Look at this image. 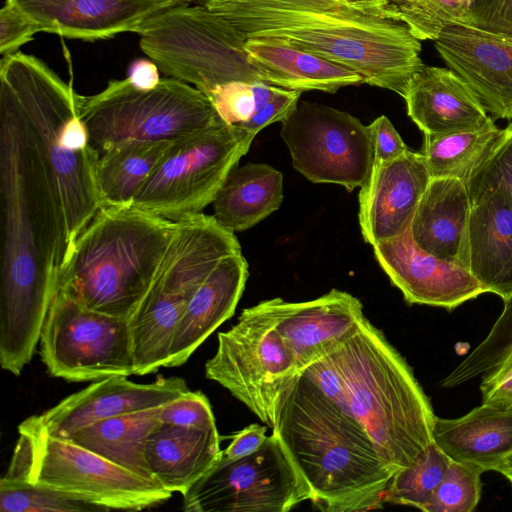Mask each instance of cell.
<instances>
[{
    "label": "cell",
    "instance_id": "22",
    "mask_svg": "<svg viewBox=\"0 0 512 512\" xmlns=\"http://www.w3.org/2000/svg\"><path fill=\"white\" fill-rule=\"evenodd\" d=\"M42 32L95 41L134 32L147 18L169 7L160 0H6Z\"/></svg>",
    "mask_w": 512,
    "mask_h": 512
},
{
    "label": "cell",
    "instance_id": "5",
    "mask_svg": "<svg viewBox=\"0 0 512 512\" xmlns=\"http://www.w3.org/2000/svg\"><path fill=\"white\" fill-rule=\"evenodd\" d=\"M272 432L325 512L381 508L395 474L360 423L299 372L280 394Z\"/></svg>",
    "mask_w": 512,
    "mask_h": 512
},
{
    "label": "cell",
    "instance_id": "35",
    "mask_svg": "<svg viewBox=\"0 0 512 512\" xmlns=\"http://www.w3.org/2000/svg\"><path fill=\"white\" fill-rule=\"evenodd\" d=\"M474 0H397L398 16L413 35L434 41L451 24H465Z\"/></svg>",
    "mask_w": 512,
    "mask_h": 512
},
{
    "label": "cell",
    "instance_id": "7",
    "mask_svg": "<svg viewBox=\"0 0 512 512\" xmlns=\"http://www.w3.org/2000/svg\"><path fill=\"white\" fill-rule=\"evenodd\" d=\"M147 293L128 319L134 373L166 367L181 317L196 290L226 256L241 251L234 232L214 215L184 217Z\"/></svg>",
    "mask_w": 512,
    "mask_h": 512
},
{
    "label": "cell",
    "instance_id": "16",
    "mask_svg": "<svg viewBox=\"0 0 512 512\" xmlns=\"http://www.w3.org/2000/svg\"><path fill=\"white\" fill-rule=\"evenodd\" d=\"M252 308L283 338L299 372L342 345L366 319L360 300L338 289L310 301L273 298Z\"/></svg>",
    "mask_w": 512,
    "mask_h": 512
},
{
    "label": "cell",
    "instance_id": "9",
    "mask_svg": "<svg viewBox=\"0 0 512 512\" xmlns=\"http://www.w3.org/2000/svg\"><path fill=\"white\" fill-rule=\"evenodd\" d=\"M134 32L141 50L161 72L206 96L229 82H264L245 49L246 38L204 5L169 7Z\"/></svg>",
    "mask_w": 512,
    "mask_h": 512
},
{
    "label": "cell",
    "instance_id": "14",
    "mask_svg": "<svg viewBox=\"0 0 512 512\" xmlns=\"http://www.w3.org/2000/svg\"><path fill=\"white\" fill-rule=\"evenodd\" d=\"M299 373L295 358L265 317L244 309L229 330L218 333L205 375L227 389L272 429L282 391Z\"/></svg>",
    "mask_w": 512,
    "mask_h": 512
},
{
    "label": "cell",
    "instance_id": "11",
    "mask_svg": "<svg viewBox=\"0 0 512 512\" xmlns=\"http://www.w3.org/2000/svg\"><path fill=\"white\" fill-rule=\"evenodd\" d=\"M255 135L221 118L169 145L136 193L133 204L156 216L178 221L212 204Z\"/></svg>",
    "mask_w": 512,
    "mask_h": 512
},
{
    "label": "cell",
    "instance_id": "50",
    "mask_svg": "<svg viewBox=\"0 0 512 512\" xmlns=\"http://www.w3.org/2000/svg\"><path fill=\"white\" fill-rule=\"evenodd\" d=\"M388 1H390L394 5L397 0H388Z\"/></svg>",
    "mask_w": 512,
    "mask_h": 512
},
{
    "label": "cell",
    "instance_id": "8",
    "mask_svg": "<svg viewBox=\"0 0 512 512\" xmlns=\"http://www.w3.org/2000/svg\"><path fill=\"white\" fill-rule=\"evenodd\" d=\"M7 479L53 489L111 509L141 510L159 505L172 493L67 438L50 434L39 415L24 420Z\"/></svg>",
    "mask_w": 512,
    "mask_h": 512
},
{
    "label": "cell",
    "instance_id": "23",
    "mask_svg": "<svg viewBox=\"0 0 512 512\" xmlns=\"http://www.w3.org/2000/svg\"><path fill=\"white\" fill-rule=\"evenodd\" d=\"M403 98L408 116L427 135L475 129L490 118L470 86L448 67L424 65Z\"/></svg>",
    "mask_w": 512,
    "mask_h": 512
},
{
    "label": "cell",
    "instance_id": "42",
    "mask_svg": "<svg viewBox=\"0 0 512 512\" xmlns=\"http://www.w3.org/2000/svg\"><path fill=\"white\" fill-rule=\"evenodd\" d=\"M482 404L512 408V355L482 375Z\"/></svg>",
    "mask_w": 512,
    "mask_h": 512
},
{
    "label": "cell",
    "instance_id": "41",
    "mask_svg": "<svg viewBox=\"0 0 512 512\" xmlns=\"http://www.w3.org/2000/svg\"><path fill=\"white\" fill-rule=\"evenodd\" d=\"M465 24L512 36V0H474Z\"/></svg>",
    "mask_w": 512,
    "mask_h": 512
},
{
    "label": "cell",
    "instance_id": "39",
    "mask_svg": "<svg viewBox=\"0 0 512 512\" xmlns=\"http://www.w3.org/2000/svg\"><path fill=\"white\" fill-rule=\"evenodd\" d=\"M160 420L164 424L181 427H216L211 404L201 391L189 390L163 405L160 409Z\"/></svg>",
    "mask_w": 512,
    "mask_h": 512
},
{
    "label": "cell",
    "instance_id": "46",
    "mask_svg": "<svg viewBox=\"0 0 512 512\" xmlns=\"http://www.w3.org/2000/svg\"><path fill=\"white\" fill-rule=\"evenodd\" d=\"M158 70L157 65L152 61L137 60L131 65L127 78L140 89H151L161 80Z\"/></svg>",
    "mask_w": 512,
    "mask_h": 512
},
{
    "label": "cell",
    "instance_id": "21",
    "mask_svg": "<svg viewBox=\"0 0 512 512\" xmlns=\"http://www.w3.org/2000/svg\"><path fill=\"white\" fill-rule=\"evenodd\" d=\"M188 391L180 377H159L145 384L133 382L127 376L108 377L69 395L39 418L50 434L69 438L97 421L161 407Z\"/></svg>",
    "mask_w": 512,
    "mask_h": 512
},
{
    "label": "cell",
    "instance_id": "19",
    "mask_svg": "<svg viewBox=\"0 0 512 512\" xmlns=\"http://www.w3.org/2000/svg\"><path fill=\"white\" fill-rule=\"evenodd\" d=\"M373 248L377 262L409 304L453 310L487 293L468 269L418 247L410 227Z\"/></svg>",
    "mask_w": 512,
    "mask_h": 512
},
{
    "label": "cell",
    "instance_id": "34",
    "mask_svg": "<svg viewBox=\"0 0 512 512\" xmlns=\"http://www.w3.org/2000/svg\"><path fill=\"white\" fill-rule=\"evenodd\" d=\"M512 355V297L504 301V308L487 336L462 360L440 385L453 388L493 369Z\"/></svg>",
    "mask_w": 512,
    "mask_h": 512
},
{
    "label": "cell",
    "instance_id": "20",
    "mask_svg": "<svg viewBox=\"0 0 512 512\" xmlns=\"http://www.w3.org/2000/svg\"><path fill=\"white\" fill-rule=\"evenodd\" d=\"M430 179L424 156L410 149L373 164L359 193V224L365 242L375 246L404 233Z\"/></svg>",
    "mask_w": 512,
    "mask_h": 512
},
{
    "label": "cell",
    "instance_id": "24",
    "mask_svg": "<svg viewBox=\"0 0 512 512\" xmlns=\"http://www.w3.org/2000/svg\"><path fill=\"white\" fill-rule=\"evenodd\" d=\"M242 252L223 258L190 299L177 326L166 367L184 364L195 350L233 316L248 279Z\"/></svg>",
    "mask_w": 512,
    "mask_h": 512
},
{
    "label": "cell",
    "instance_id": "33",
    "mask_svg": "<svg viewBox=\"0 0 512 512\" xmlns=\"http://www.w3.org/2000/svg\"><path fill=\"white\" fill-rule=\"evenodd\" d=\"M451 458L431 443L416 462L396 472L389 484L385 503L424 510L440 485Z\"/></svg>",
    "mask_w": 512,
    "mask_h": 512
},
{
    "label": "cell",
    "instance_id": "15",
    "mask_svg": "<svg viewBox=\"0 0 512 512\" xmlns=\"http://www.w3.org/2000/svg\"><path fill=\"white\" fill-rule=\"evenodd\" d=\"M280 135L293 167L311 182L340 184L351 192L371 173L374 158L369 127L347 112L299 101L282 121Z\"/></svg>",
    "mask_w": 512,
    "mask_h": 512
},
{
    "label": "cell",
    "instance_id": "10",
    "mask_svg": "<svg viewBox=\"0 0 512 512\" xmlns=\"http://www.w3.org/2000/svg\"><path fill=\"white\" fill-rule=\"evenodd\" d=\"M79 115L99 155L128 141L172 142L220 119L204 93L174 78H163L151 89H140L128 78L111 80L95 95H80Z\"/></svg>",
    "mask_w": 512,
    "mask_h": 512
},
{
    "label": "cell",
    "instance_id": "13",
    "mask_svg": "<svg viewBox=\"0 0 512 512\" xmlns=\"http://www.w3.org/2000/svg\"><path fill=\"white\" fill-rule=\"evenodd\" d=\"M182 496L187 512H287L312 493L272 432L251 454L221 456Z\"/></svg>",
    "mask_w": 512,
    "mask_h": 512
},
{
    "label": "cell",
    "instance_id": "6",
    "mask_svg": "<svg viewBox=\"0 0 512 512\" xmlns=\"http://www.w3.org/2000/svg\"><path fill=\"white\" fill-rule=\"evenodd\" d=\"M177 222L133 203L102 204L78 234L55 290L85 308L129 319L153 282Z\"/></svg>",
    "mask_w": 512,
    "mask_h": 512
},
{
    "label": "cell",
    "instance_id": "36",
    "mask_svg": "<svg viewBox=\"0 0 512 512\" xmlns=\"http://www.w3.org/2000/svg\"><path fill=\"white\" fill-rule=\"evenodd\" d=\"M0 511L94 512L105 510L53 489L2 477L0 480Z\"/></svg>",
    "mask_w": 512,
    "mask_h": 512
},
{
    "label": "cell",
    "instance_id": "44",
    "mask_svg": "<svg viewBox=\"0 0 512 512\" xmlns=\"http://www.w3.org/2000/svg\"><path fill=\"white\" fill-rule=\"evenodd\" d=\"M373 148V164L394 159L409 148L385 115L368 125Z\"/></svg>",
    "mask_w": 512,
    "mask_h": 512
},
{
    "label": "cell",
    "instance_id": "49",
    "mask_svg": "<svg viewBox=\"0 0 512 512\" xmlns=\"http://www.w3.org/2000/svg\"><path fill=\"white\" fill-rule=\"evenodd\" d=\"M160 1L170 2L174 5H180V4H187L189 2L196 1V0H160ZM200 1H202V0H200Z\"/></svg>",
    "mask_w": 512,
    "mask_h": 512
},
{
    "label": "cell",
    "instance_id": "48",
    "mask_svg": "<svg viewBox=\"0 0 512 512\" xmlns=\"http://www.w3.org/2000/svg\"><path fill=\"white\" fill-rule=\"evenodd\" d=\"M499 472L512 484V453L505 457L494 469Z\"/></svg>",
    "mask_w": 512,
    "mask_h": 512
},
{
    "label": "cell",
    "instance_id": "26",
    "mask_svg": "<svg viewBox=\"0 0 512 512\" xmlns=\"http://www.w3.org/2000/svg\"><path fill=\"white\" fill-rule=\"evenodd\" d=\"M217 427L194 428L161 423L146 443V461L164 489L185 493L221 458Z\"/></svg>",
    "mask_w": 512,
    "mask_h": 512
},
{
    "label": "cell",
    "instance_id": "32",
    "mask_svg": "<svg viewBox=\"0 0 512 512\" xmlns=\"http://www.w3.org/2000/svg\"><path fill=\"white\" fill-rule=\"evenodd\" d=\"M170 144L171 141H128L103 151L96 171L102 204L133 203Z\"/></svg>",
    "mask_w": 512,
    "mask_h": 512
},
{
    "label": "cell",
    "instance_id": "2",
    "mask_svg": "<svg viewBox=\"0 0 512 512\" xmlns=\"http://www.w3.org/2000/svg\"><path fill=\"white\" fill-rule=\"evenodd\" d=\"M246 39L286 43L404 97L421 41L388 0H202Z\"/></svg>",
    "mask_w": 512,
    "mask_h": 512
},
{
    "label": "cell",
    "instance_id": "28",
    "mask_svg": "<svg viewBox=\"0 0 512 512\" xmlns=\"http://www.w3.org/2000/svg\"><path fill=\"white\" fill-rule=\"evenodd\" d=\"M433 438L451 459L494 471L512 453V408L481 404L458 418L436 416Z\"/></svg>",
    "mask_w": 512,
    "mask_h": 512
},
{
    "label": "cell",
    "instance_id": "25",
    "mask_svg": "<svg viewBox=\"0 0 512 512\" xmlns=\"http://www.w3.org/2000/svg\"><path fill=\"white\" fill-rule=\"evenodd\" d=\"M467 186L455 178H431L413 215L410 232L418 247L469 270Z\"/></svg>",
    "mask_w": 512,
    "mask_h": 512
},
{
    "label": "cell",
    "instance_id": "40",
    "mask_svg": "<svg viewBox=\"0 0 512 512\" xmlns=\"http://www.w3.org/2000/svg\"><path fill=\"white\" fill-rule=\"evenodd\" d=\"M41 27L14 5L6 2L0 10V53L2 57L18 52Z\"/></svg>",
    "mask_w": 512,
    "mask_h": 512
},
{
    "label": "cell",
    "instance_id": "38",
    "mask_svg": "<svg viewBox=\"0 0 512 512\" xmlns=\"http://www.w3.org/2000/svg\"><path fill=\"white\" fill-rule=\"evenodd\" d=\"M279 87L264 82H229L214 88L208 98L222 120L243 125L276 94Z\"/></svg>",
    "mask_w": 512,
    "mask_h": 512
},
{
    "label": "cell",
    "instance_id": "4",
    "mask_svg": "<svg viewBox=\"0 0 512 512\" xmlns=\"http://www.w3.org/2000/svg\"><path fill=\"white\" fill-rule=\"evenodd\" d=\"M0 95L19 116L44 175L66 262L78 234L102 205L96 178L100 155L79 115L80 95L42 60L19 51L2 57Z\"/></svg>",
    "mask_w": 512,
    "mask_h": 512
},
{
    "label": "cell",
    "instance_id": "37",
    "mask_svg": "<svg viewBox=\"0 0 512 512\" xmlns=\"http://www.w3.org/2000/svg\"><path fill=\"white\" fill-rule=\"evenodd\" d=\"M470 463L451 459L445 475L425 512H472L481 498V474Z\"/></svg>",
    "mask_w": 512,
    "mask_h": 512
},
{
    "label": "cell",
    "instance_id": "18",
    "mask_svg": "<svg viewBox=\"0 0 512 512\" xmlns=\"http://www.w3.org/2000/svg\"><path fill=\"white\" fill-rule=\"evenodd\" d=\"M433 42L446 66L470 86L488 113L512 120V36L456 23L443 28Z\"/></svg>",
    "mask_w": 512,
    "mask_h": 512
},
{
    "label": "cell",
    "instance_id": "30",
    "mask_svg": "<svg viewBox=\"0 0 512 512\" xmlns=\"http://www.w3.org/2000/svg\"><path fill=\"white\" fill-rule=\"evenodd\" d=\"M283 201V176L274 167L249 163L231 170L213 201L214 217L235 232L247 230Z\"/></svg>",
    "mask_w": 512,
    "mask_h": 512
},
{
    "label": "cell",
    "instance_id": "29",
    "mask_svg": "<svg viewBox=\"0 0 512 512\" xmlns=\"http://www.w3.org/2000/svg\"><path fill=\"white\" fill-rule=\"evenodd\" d=\"M512 136V122L498 127L490 117L475 129L424 134L422 155L431 178H455L467 187L491 164Z\"/></svg>",
    "mask_w": 512,
    "mask_h": 512
},
{
    "label": "cell",
    "instance_id": "43",
    "mask_svg": "<svg viewBox=\"0 0 512 512\" xmlns=\"http://www.w3.org/2000/svg\"><path fill=\"white\" fill-rule=\"evenodd\" d=\"M301 93L279 87L276 94L252 119L239 126L256 135L270 124L278 121L282 122L296 108L300 101Z\"/></svg>",
    "mask_w": 512,
    "mask_h": 512
},
{
    "label": "cell",
    "instance_id": "1",
    "mask_svg": "<svg viewBox=\"0 0 512 512\" xmlns=\"http://www.w3.org/2000/svg\"><path fill=\"white\" fill-rule=\"evenodd\" d=\"M0 194V363L18 376L39 344L65 249L42 170L20 118L2 95Z\"/></svg>",
    "mask_w": 512,
    "mask_h": 512
},
{
    "label": "cell",
    "instance_id": "31",
    "mask_svg": "<svg viewBox=\"0 0 512 512\" xmlns=\"http://www.w3.org/2000/svg\"><path fill=\"white\" fill-rule=\"evenodd\" d=\"M161 407L97 421L81 428L67 439L140 477L155 481L148 467L145 451L150 434L162 423Z\"/></svg>",
    "mask_w": 512,
    "mask_h": 512
},
{
    "label": "cell",
    "instance_id": "3",
    "mask_svg": "<svg viewBox=\"0 0 512 512\" xmlns=\"http://www.w3.org/2000/svg\"><path fill=\"white\" fill-rule=\"evenodd\" d=\"M301 373L360 423L395 473L434 442L436 415L428 396L407 361L367 318Z\"/></svg>",
    "mask_w": 512,
    "mask_h": 512
},
{
    "label": "cell",
    "instance_id": "45",
    "mask_svg": "<svg viewBox=\"0 0 512 512\" xmlns=\"http://www.w3.org/2000/svg\"><path fill=\"white\" fill-rule=\"evenodd\" d=\"M266 438V427L251 424L233 436L231 443L222 452V456L235 459L251 454L261 447Z\"/></svg>",
    "mask_w": 512,
    "mask_h": 512
},
{
    "label": "cell",
    "instance_id": "12",
    "mask_svg": "<svg viewBox=\"0 0 512 512\" xmlns=\"http://www.w3.org/2000/svg\"><path fill=\"white\" fill-rule=\"evenodd\" d=\"M47 371L68 382L134 374L129 321L97 312L55 290L40 335Z\"/></svg>",
    "mask_w": 512,
    "mask_h": 512
},
{
    "label": "cell",
    "instance_id": "17",
    "mask_svg": "<svg viewBox=\"0 0 512 512\" xmlns=\"http://www.w3.org/2000/svg\"><path fill=\"white\" fill-rule=\"evenodd\" d=\"M469 271L487 292L512 297V198L495 160L468 185Z\"/></svg>",
    "mask_w": 512,
    "mask_h": 512
},
{
    "label": "cell",
    "instance_id": "47",
    "mask_svg": "<svg viewBox=\"0 0 512 512\" xmlns=\"http://www.w3.org/2000/svg\"><path fill=\"white\" fill-rule=\"evenodd\" d=\"M512 198V136L495 159Z\"/></svg>",
    "mask_w": 512,
    "mask_h": 512
},
{
    "label": "cell",
    "instance_id": "27",
    "mask_svg": "<svg viewBox=\"0 0 512 512\" xmlns=\"http://www.w3.org/2000/svg\"><path fill=\"white\" fill-rule=\"evenodd\" d=\"M245 49L269 85L335 93L346 86L364 84L356 72L280 41L246 39Z\"/></svg>",
    "mask_w": 512,
    "mask_h": 512
}]
</instances>
